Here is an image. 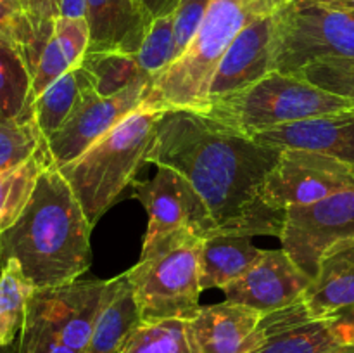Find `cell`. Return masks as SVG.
I'll list each match as a JSON object with an SVG mask.
<instances>
[{
	"instance_id": "cell-11",
	"label": "cell",
	"mask_w": 354,
	"mask_h": 353,
	"mask_svg": "<svg viewBox=\"0 0 354 353\" xmlns=\"http://www.w3.org/2000/svg\"><path fill=\"white\" fill-rule=\"evenodd\" d=\"M152 82H138L109 97L95 96L83 104L54 135L47 138L55 166H64L85 152L130 113L144 104Z\"/></svg>"
},
{
	"instance_id": "cell-41",
	"label": "cell",
	"mask_w": 354,
	"mask_h": 353,
	"mask_svg": "<svg viewBox=\"0 0 354 353\" xmlns=\"http://www.w3.org/2000/svg\"><path fill=\"white\" fill-rule=\"evenodd\" d=\"M332 353H354V343L353 345H341L337 350H334Z\"/></svg>"
},
{
	"instance_id": "cell-12",
	"label": "cell",
	"mask_w": 354,
	"mask_h": 353,
	"mask_svg": "<svg viewBox=\"0 0 354 353\" xmlns=\"http://www.w3.org/2000/svg\"><path fill=\"white\" fill-rule=\"evenodd\" d=\"M311 280L282 248L263 249L254 265L221 291L230 303L265 315L303 300Z\"/></svg>"
},
{
	"instance_id": "cell-32",
	"label": "cell",
	"mask_w": 354,
	"mask_h": 353,
	"mask_svg": "<svg viewBox=\"0 0 354 353\" xmlns=\"http://www.w3.org/2000/svg\"><path fill=\"white\" fill-rule=\"evenodd\" d=\"M0 44L19 51L31 73L35 71L45 44L38 38L33 24L19 3L14 0H0Z\"/></svg>"
},
{
	"instance_id": "cell-25",
	"label": "cell",
	"mask_w": 354,
	"mask_h": 353,
	"mask_svg": "<svg viewBox=\"0 0 354 353\" xmlns=\"http://www.w3.org/2000/svg\"><path fill=\"white\" fill-rule=\"evenodd\" d=\"M16 353H78L62 341L50 289H38L30 300Z\"/></svg>"
},
{
	"instance_id": "cell-40",
	"label": "cell",
	"mask_w": 354,
	"mask_h": 353,
	"mask_svg": "<svg viewBox=\"0 0 354 353\" xmlns=\"http://www.w3.org/2000/svg\"><path fill=\"white\" fill-rule=\"evenodd\" d=\"M249 3L261 12H270V10H277L280 6H283L286 0H249Z\"/></svg>"
},
{
	"instance_id": "cell-31",
	"label": "cell",
	"mask_w": 354,
	"mask_h": 353,
	"mask_svg": "<svg viewBox=\"0 0 354 353\" xmlns=\"http://www.w3.org/2000/svg\"><path fill=\"white\" fill-rule=\"evenodd\" d=\"M47 144L33 114L16 121H0V172L26 161Z\"/></svg>"
},
{
	"instance_id": "cell-38",
	"label": "cell",
	"mask_w": 354,
	"mask_h": 353,
	"mask_svg": "<svg viewBox=\"0 0 354 353\" xmlns=\"http://www.w3.org/2000/svg\"><path fill=\"white\" fill-rule=\"evenodd\" d=\"M86 0H61L59 2V16L71 17V19H80L85 17Z\"/></svg>"
},
{
	"instance_id": "cell-28",
	"label": "cell",
	"mask_w": 354,
	"mask_h": 353,
	"mask_svg": "<svg viewBox=\"0 0 354 353\" xmlns=\"http://www.w3.org/2000/svg\"><path fill=\"white\" fill-rule=\"evenodd\" d=\"M95 80L97 96L109 97L138 82H152L140 71L137 57L130 54H113V52H86L83 57Z\"/></svg>"
},
{
	"instance_id": "cell-1",
	"label": "cell",
	"mask_w": 354,
	"mask_h": 353,
	"mask_svg": "<svg viewBox=\"0 0 354 353\" xmlns=\"http://www.w3.org/2000/svg\"><path fill=\"white\" fill-rule=\"evenodd\" d=\"M280 152L206 114L165 111L147 163L182 173L201 194L221 234L280 237L286 211L273 210L265 201L266 176Z\"/></svg>"
},
{
	"instance_id": "cell-4",
	"label": "cell",
	"mask_w": 354,
	"mask_h": 353,
	"mask_svg": "<svg viewBox=\"0 0 354 353\" xmlns=\"http://www.w3.org/2000/svg\"><path fill=\"white\" fill-rule=\"evenodd\" d=\"M249 0H213L183 54L152 83L144 107L161 111H209L213 76L228 47L254 14ZM272 12V10H270Z\"/></svg>"
},
{
	"instance_id": "cell-3",
	"label": "cell",
	"mask_w": 354,
	"mask_h": 353,
	"mask_svg": "<svg viewBox=\"0 0 354 353\" xmlns=\"http://www.w3.org/2000/svg\"><path fill=\"white\" fill-rule=\"evenodd\" d=\"M162 113L140 106L78 158L57 166L92 227L133 182L138 168L147 163V152Z\"/></svg>"
},
{
	"instance_id": "cell-14",
	"label": "cell",
	"mask_w": 354,
	"mask_h": 353,
	"mask_svg": "<svg viewBox=\"0 0 354 353\" xmlns=\"http://www.w3.org/2000/svg\"><path fill=\"white\" fill-rule=\"evenodd\" d=\"M334 318H315L303 300L265 314L245 353H332L341 346Z\"/></svg>"
},
{
	"instance_id": "cell-7",
	"label": "cell",
	"mask_w": 354,
	"mask_h": 353,
	"mask_svg": "<svg viewBox=\"0 0 354 353\" xmlns=\"http://www.w3.org/2000/svg\"><path fill=\"white\" fill-rule=\"evenodd\" d=\"M327 57L354 59V9L286 2L277 9L275 71L299 75Z\"/></svg>"
},
{
	"instance_id": "cell-23",
	"label": "cell",
	"mask_w": 354,
	"mask_h": 353,
	"mask_svg": "<svg viewBox=\"0 0 354 353\" xmlns=\"http://www.w3.org/2000/svg\"><path fill=\"white\" fill-rule=\"evenodd\" d=\"M263 249L252 244L249 235L218 234L203 241L201 248V287L214 289L227 287L235 279L248 272Z\"/></svg>"
},
{
	"instance_id": "cell-15",
	"label": "cell",
	"mask_w": 354,
	"mask_h": 353,
	"mask_svg": "<svg viewBox=\"0 0 354 353\" xmlns=\"http://www.w3.org/2000/svg\"><path fill=\"white\" fill-rule=\"evenodd\" d=\"M251 138L258 144L279 151L304 149L354 166V111L308 118L296 123L270 128Z\"/></svg>"
},
{
	"instance_id": "cell-26",
	"label": "cell",
	"mask_w": 354,
	"mask_h": 353,
	"mask_svg": "<svg viewBox=\"0 0 354 353\" xmlns=\"http://www.w3.org/2000/svg\"><path fill=\"white\" fill-rule=\"evenodd\" d=\"M33 73L16 48L0 44V121H16L33 114Z\"/></svg>"
},
{
	"instance_id": "cell-27",
	"label": "cell",
	"mask_w": 354,
	"mask_h": 353,
	"mask_svg": "<svg viewBox=\"0 0 354 353\" xmlns=\"http://www.w3.org/2000/svg\"><path fill=\"white\" fill-rule=\"evenodd\" d=\"M37 287L14 260L0 265V348H9L21 332Z\"/></svg>"
},
{
	"instance_id": "cell-35",
	"label": "cell",
	"mask_w": 354,
	"mask_h": 353,
	"mask_svg": "<svg viewBox=\"0 0 354 353\" xmlns=\"http://www.w3.org/2000/svg\"><path fill=\"white\" fill-rule=\"evenodd\" d=\"M24 14L33 24L38 38L47 44L54 30V23L59 17V6L55 0H19Z\"/></svg>"
},
{
	"instance_id": "cell-10",
	"label": "cell",
	"mask_w": 354,
	"mask_h": 353,
	"mask_svg": "<svg viewBox=\"0 0 354 353\" xmlns=\"http://www.w3.org/2000/svg\"><path fill=\"white\" fill-rule=\"evenodd\" d=\"M354 187V166L304 149H286L265 182V201L277 211L311 204Z\"/></svg>"
},
{
	"instance_id": "cell-24",
	"label": "cell",
	"mask_w": 354,
	"mask_h": 353,
	"mask_svg": "<svg viewBox=\"0 0 354 353\" xmlns=\"http://www.w3.org/2000/svg\"><path fill=\"white\" fill-rule=\"evenodd\" d=\"M55 165L48 144L35 152L30 159L0 172V235L9 230L33 196L41 173Z\"/></svg>"
},
{
	"instance_id": "cell-21",
	"label": "cell",
	"mask_w": 354,
	"mask_h": 353,
	"mask_svg": "<svg viewBox=\"0 0 354 353\" xmlns=\"http://www.w3.org/2000/svg\"><path fill=\"white\" fill-rule=\"evenodd\" d=\"M88 42L90 33L85 17L71 19L59 16L55 19L52 35L44 45V51L35 66L31 85L33 102L55 80L83 61L88 51Z\"/></svg>"
},
{
	"instance_id": "cell-29",
	"label": "cell",
	"mask_w": 354,
	"mask_h": 353,
	"mask_svg": "<svg viewBox=\"0 0 354 353\" xmlns=\"http://www.w3.org/2000/svg\"><path fill=\"white\" fill-rule=\"evenodd\" d=\"M120 353H190L185 320L140 322L128 336Z\"/></svg>"
},
{
	"instance_id": "cell-30",
	"label": "cell",
	"mask_w": 354,
	"mask_h": 353,
	"mask_svg": "<svg viewBox=\"0 0 354 353\" xmlns=\"http://www.w3.org/2000/svg\"><path fill=\"white\" fill-rule=\"evenodd\" d=\"M135 57L142 75L152 80V83L166 71V68L175 61V12L152 21Z\"/></svg>"
},
{
	"instance_id": "cell-5",
	"label": "cell",
	"mask_w": 354,
	"mask_h": 353,
	"mask_svg": "<svg viewBox=\"0 0 354 353\" xmlns=\"http://www.w3.org/2000/svg\"><path fill=\"white\" fill-rule=\"evenodd\" d=\"M353 111L351 99L327 92L301 76L272 71L239 92L211 100L206 116L254 137L270 128L308 118Z\"/></svg>"
},
{
	"instance_id": "cell-8",
	"label": "cell",
	"mask_w": 354,
	"mask_h": 353,
	"mask_svg": "<svg viewBox=\"0 0 354 353\" xmlns=\"http://www.w3.org/2000/svg\"><path fill=\"white\" fill-rule=\"evenodd\" d=\"M279 239L294 263L315 279L330 249L354 241V187L317 203L287 208Z\"/></svg>"
},
{
	"instance_id": "cell-42",
	"label": "cell",
	"mask_w": 354,
	"mask_h": 353,
	"mask_svg": "<svg viewBox=\"0 0 354 353\" xmlns=\"http://www.w3.org/2000/svg\"><path fill=\"white\" fill-rule=\"evenodd\" d=\"M14 2H17V3H19V6H21V2H19V0H14ZM21 9H23V7H21Z\"/></svg>"
},
{
	"instance_id": "cell-16",
	"label": "cell",
	"mask_w": 354,
	"mask_h": 353,
	"mask_svg": "<svg viewBox=\"0 0 354 353\" xmlns=\"http://www.w3.org/2000/svg\"><path fill=\"white\" fill-rule=\"evenodd\" d=\"M88 51L135 55L154 17L138 0H86Z\"/></svg>"
},
{
	"instance_id": "cell-43",
	"label": "cell",
	"mask_w": 354,
	"mask_h": 353,
	"mask_svg": "<svg viewBox=\"0 0 354 353\" xmlns=\"http://www.w3.org/2000/svg\"><path fill=\"white\" fill-rule=\"evenodd\" d=\"M55 2H57V6H59V2H61V0H55Z\"/></svg>"
},
{
	"instance_id": "cell-18",
	"label": "cell",
	"mask_w": 354,
	"mask_h": 353,
	"mask_svg": "<svg viewBox=\"0 0 354 353\" xmlns=\"http://www.w3.org/2000/svg\"><path fill=\"white\" fill-rule=\"evenodd\" d=\"M311 317L337 318L354 308V241L330 249L303 296Z\"/></svg>"
},
{
	"instance_id": "cell-37",
	"label": "cell",
	"mask_w": 354,
	"mask_h": 353,
	"mask_svg": "<svg viewBox=\"0 0 354 353\" xmlns=\"http://www.w3.org/2000/svg\"><path fill=\"white\" fill-rule=\"evenodd\" d=\"M138 2L145 7V10L154 19L156 17L173 14L176 10V6H178V0H138Z\"/></svg>"
},
{
	"instance_id": "cell-17",
	"label": "cell",
	"mask_w": 354,
	"mask_h": 353,
	"mask_svg": "<svg viewBox=\"0 0 354 353\" xmlns=\"http://www.w3.org/2000/svg\"><path fill=\"white\" fill-rule=\"evenodd\" d=\"M261 317L259 311L227 300L201 307L185 320L190 353H245Z\"/></svg>"
},
{
	"instance_id": "cell-20",
	"label": "cell",
	"mask_w": 354,
	"mask_h": 353,
	"mask_svg": "<svg viewBox=\"0 0 354 353\" xmlns=\"http://www.w3.org/2000/svg\"><path fill=\"white\" fill-rule=\"evenodd\" d=\"M106 280H75L52 287V300L61 324L62 341L78 353H85L90 334L102 303Z\"/></svg>"
},
{
	"instance_id": "cell-22",
	"label": "cell",
	"mask_w": 354,
	"mask_h": 353,
	"mask_svg": "<svg viewBox=\"0 0 354 353\" xmlns=\"http://www.w3.org/2000/svg\"><path fill=\"white\" fill-rule=\"evenodd\" d=\"M95 96V80L83 62L55 80L33 102V116L45 138L54 135L83 104Z\"/></svg>"
},
{
	"instance_id": "cell-9",
	"label": "cell",
	"mask_w": 354,
	"mask_h": 353,
	"mask_svg": "<svg viewBox=\"0 0 354 353\" xmlns=\"http://www.w3.org/2000/svg\"><path fill=\"white\" fill-rule=\"evenodd\" d=\"M131 196L142 203L149 217L142 253L178 230H190L206 239L218 234L213 217L192 183L169 166H158V173L144 182H131Z\"/></svg>"
},
{
	"instance_id": "cell-2",
	"label": "cell",
	"mask_w": 354,
	"mask_h": 353,
	"mask_svg": "<svg viewBox=\"0 0 354 353\" xmlns=\"http://www.w3.org/2000/svg\"><path fill=\"white\" fill-rule=\"evenodd\" d=\"M90 232L82 204L52 165L19 220L0 235V265L14 260L37 291L75 282L92 263Z\"/></svg>"
},
{
	"instance_id": "cell-19",
	"label": "cell",
	"mask_w": 354,
	"mask_h": 353,
	"mask_svg": "<svg viewBox=\"0 0 354 353\" xmlns=\"http://www.w3.org/2000/svg\"><path fill=\"white\" fill-rule=\"evenodd\" d=\"M140 322L137 300L127 272L106 280L102 303L85 353H120L128 336Z\"/></svg>"
},
{
	"instance_id": "cell-36",
	"label": "cell",
	"mask_w": 354,
	"mask_h": 353,
	"mask_svg": "<svg viewBox=\"0 0 354 353\" xmlns=\"http://www.w3.org/2000/svg\"><path fill=\"white\" fill-rule=\"evenodd\" d=\"M334 327L342 345H353L354 343V308L344 311V314L339 315L337 318H334Z\"/></svg>"
},
{
	"instance_id": "cell-6",
	"label": "cell",
	"mask_w": 354,
	"mask_h": 353,
	"mask_svg": "<svg viewBox=\"0 0 354 353\" xmlns=\"http://www.w3.org/2000/svg\"><path fill=\"white\" fill-rule=\"evenodd\" d=\"M203 237L178 230L156 242L127 272L142 322L189 320L199 310Z\"/></svg>"
},
{
	"instance_id": "cell-13",
	"label": "cell",
	"mask_w": 354,
	"mask_h": 353,
	"mask_svg": "<svg viewBox=\"0 0 354 353\" xmlns=\"http://www.w3.org/2000/svg\"><path fill=\"white\" fill-rule=\"evenodd\" d=\"M275 26L277 10L254 14L244 24L214 73L209 100L239 92L275 71Z\"/></svg>"
},
{
	"instance_id": "cell-33",
	"label": "cell",
	"mask_w": 354,
	"mask_h": 353,
	"mask_svg": "<svg viewBox=\"0 0 354 353\" xmlns=\"http://www.w3.org/2000/svg\"><path fill=\"white\" fill-rule=\"evenodd\" d=\"M297 76L327 92L354 100V59H320L306 66Z\"/></svg>"
},
{
	"instance_id": "cell-34",
	"label": "cell",
	"mask_w": 354,
	"mask_h": 353,
	"mask_svg": "<svg viewBox=\"0 0 354 353\" xmlns=\"http://www.w3.org/2000/svg\"><path fill=\"white\" fill-rule=\"evenodd\" d=\"M213 0H178L175 10V59L192 42Z\"/></svg>"
},
{
	"instance_id": "cell-39",
	"label": "cell",
	"mask_w": 354,
	"mask_h": 353,
	"mask_svg": "<svg viewBox=\"0 0 354 353\" xmlns=\"http://www.w3.org/2000/svg\"><path fill=\"white\" fill-rule=\"evenodd\" d=\"M286 2L320 3V6H328V7H341V9H354V0H286Z\"/></svg>"
}]
</instances>
